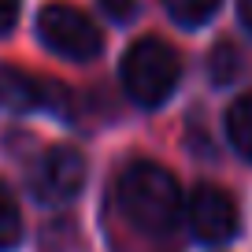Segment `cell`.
Wrapping results in <instances>:
<instances>
[{"instance_id": "2", "label": "cell", "mask_w": 252, "mask_h": 252, "mask_svg": "<svg viewBox=\"0 0 252 252\" xmlns=\"http://www.w3.org/2000/svg\"><path fill=\"white\" fill-rule=\"evenodd\" d=\"M123 89L137 108H159L174 96L182 82V60L167 41L159 37H141L126 48L123 56Z\"/></svg>"}, {"instance_id": "5", "label": "cell", "mask_w": 252, "mask_h": 252, "mask_svg": "<svg viewBox=\"0 0 252 252\" xmlns=\"http://www.w3.org/2000/svg\"><path fill=\"white\" fill-rule=\"evenodd\" d=\"M186 222H189V234L200 245H226L230 237H237L241 215H237V204L226 189L204 182V186H197L189 193Z\"/></svg>"}, {"instance_id": "7", "label": "cell", "mask_w": 252, "mask_h": 252, "mask_svg": "<svg viewBox=\"0 0 252 252\" xmlns=\"http://www.w3.org/2000/svg\"><path fill=\"white\" fill-rule=\"evenodd\" d=\"M226 137L237 149V156H245L252 163V93L237 96L226 111Z\"/></svg>"}, {"instance_id": "11", "label": "cell", "mask_w": 252, "mask_h": 252, "mask_svg": "<svg viewBox=\"0 0 252 252\" xmlns=\"http://www.w3.org/2000/svg\"><path fill=\"white\" fill-rule=\"evenodd\" d=\"M96 4L111 23H130L137 15V0H96Z\"/></svg>"}, {"instance_id": "1", "label": "cell", "mask_w": 252, "mask_h": 252, "mask_svg": "<svg viewBox=\"0 0 252 252\" xmlns=\"http://www.w3.org/2000/svg\"><path fill=\"white\" fill-rule=\"evenodd\" d=\"M115 200H119V212L130 219V226L149 237L174 234L182 222V212H186L178 178L152 159H137L119 174Z\"/></svg>"}, {"instance_id": "10", "label": "cell", "mask_w": 252, "mask_h": 252, "mask_svg": "<svg viewBox=\"0 0 252 252\" xmlns=\"http://www.w3.org/2000/svg\"><path fill=\"white\" fill-rule=\"evenodd\" d=\"M234 71H237L234 48H230V45H215V52H212V78L215 82H230Z\"/></svg>"}, {"instance_id": "12", "label": "cell", "mask_w": 252, "mask_h": 252, "mask_svg": "<svg viewBox=\"0 0 252 252\" xmlns=\"http://www.w3.org/2000/svg\"><path fill=\"white\" fill-rule=\"evenodd\" d=\"M19 8H23V0H0V37L15 30V23H19Z\"/></svg>"}, {"instance_id": "6", "label": "cell", "mask_w": 252, "mask_h": 252, "mask_svg": "<svg viewBox=\"0 0 252 252\" xmlns=\"http://www.w3.org/2000/svg\"><path fill=\"white\" fill-rule=\"evenodd\" d=\"M0 100L11 111H60L67 108V89H60L48 78H33L26 71H8L0 67Z\"/></svg>"}, {"instance_id": "4", "label": "cell", "mask_w": 252, "mask_h": 252, "mask_svg": "<svg viewBox=\"0 0 252 252\" xmlns=\"http://www.w3.org/2000/svg\"><path fill=\"white\" fill-rule=\"evenodd\" d=\"M26 186L41 204H71L86 186V159L71 145H52L33 159Z\"/></svg>"}, {"instance_id": "13", "label": "cell", "mask_w": 252, "mask_h": 252, "mask_svg": "<svg viewBox=\"0 0 252 252\" xmlns=\"http://www.w3.org/2000/svg\"><path fill=\"white\" fill-rule=\"evenodd\" d=\"M237 15H241V23H245V30L252 33V0H237Z\"/></svg>"}, {"instance_id": "9", "label": "cell", "mask_w": 252, "mask_h": 252, "mask_svg": "<svg viewBox=\"0 0 252 252\" xmlns=\"http://www.w3.org/2000/svg\"><path fill=\"white\" fill-rule=\"evenodd\" d=\"M19 241H23V215L11 189L0 182V252H11Z\"/></svg>"}, {"instance_id": "8", "label": "cell", "mask_w": 252, "mask_h": 252, "mask_svg": "<svg viewBox=\"0 0 252 252\" xmlns=\"http://www.w3.org/2000/svg\"><path fill=\"white\" fill-rule=\"evenodd\" d=\"M219 4L222 0H163L171 23L186 26V30H197V26L212 23V15L219 11Z\"/></svg>"}, {"instance_id": "3", "label": "cell", "mask_w": 252, "mask_h": 252, "mask_svg": "<svg viewBox=\"0 0 252 252\" xmlns=\"http://www.w3.org/2000/svg\"><path fill=\"white\" fill-rule=\"evenodd\" d=\"M37 41L52 56L71 63H89L104 48V33L96 30L93 19L71 4H60V0L37 11Z\"/></svg>"}]
</instances>
